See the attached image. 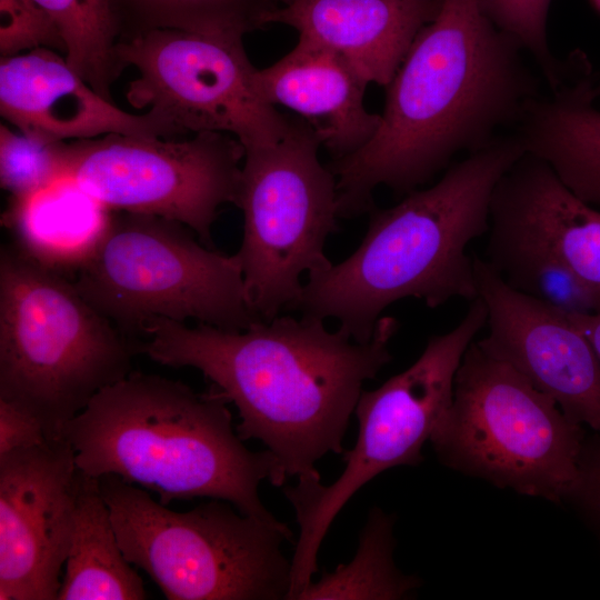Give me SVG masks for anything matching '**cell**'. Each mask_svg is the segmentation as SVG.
I'll return each mask as SVG.
<instances>
[{
  "label": "cell",
  "instance_id": "cell-2",
  "mask_svg": "<svg viewBox=\"0 0 600 600\" xmlns=\"http://www.w3.org/2000/svg\"><path fill=\"white\" fill-rule=\"evenodd\" d=\"M523 48L484 13L480 0H441L387 88L380 124L357 152L330 166L340 218L374 208L380 186L403 194L518 123L538 96Z\"/></svg>",
  "mask_w": 600,
  "mask_h": 600
},
{
  "label": "cell",
  "instance_id": "cell-21",
  "mask_svg": "<svg viewBox=\"0 0 600 600\" xmlns=\"http://www.w3.org/2000/svg\"><path fill=\"white\" fill-rule=\"evenodd\" d=\"M58 600H142L143 581L126 559L99 478L81 476L74 528Z\"/></svg>",
  "mask_w": 600,
  "mask_h": 600
},
{
  "label": "cell",
  "instance_id": "cell-13",
  "mask_svg": "<svg viewBox=\"0 0 600 600\" xmlns=\"http://www.w3.org/2000/svg\"><path fill=\"white\" fill-rule=\"evenodd\" d=\"M81 476L66 438L0 454V600H58Z\"/></svg>",
  "mask_w": 600,
  "mask_h": 600
},
{
  "label": "cell",
  "instance_id": "cell-17",
  "mask_svg": "<svg viewBox=\"0 0 600 600\" xmlns=\"http://www.w3.org/2000/svg\"><path fill=\"white\" fill-rule=\"evenodd\" d=\"M254 84L269 103L306 120L334 160L363 148L380 124V114L364 106L369 83L342 56L303 37L277 62L257 69Z\"/></svg>",
  "mask_w": 600,
  "mask_h": 600
},
{
  "label": "cell",
  "instance_id": "cell-33",
  "mask_svg": "<svg viewBox=\"0 0 600 600\" xmlns=\"http://www.w3.org/2000/svg\"><path fill=\"white\" fill-rule=\"evenodd\" d=\"M598 2V4L600 6V0H596Z\"/></svg>",
  "mask_w": 600,
  "mask_h": 600
},
{
  "label": "cell",
  "instance_id": "cell-3",
  "mask_svg": "<svg viewBox=\"0 0 600 600\" xmlns=\"http://www.w3.org/2000/svg\"><path fill=\"white\" fill-rule=\"evenodd\" d=\"M524 153L516 134L450 164L434 184L370 211L358 249L308 276L293 310L332 318L358 342L369 341L383 310L404 298L436 309L453 298H478L468 244L489 231L493 190Z\"/></svg>",
  "mask_w": 600,
  "mask_h": 600
},
{
  "label": "cell",
  "instance_id": "cell-4",
  "mask_svg": "<svg viewBox=\"0 0 600 600\" xmlns=\"http://www.w3.org/2000/svg\"><path fill=\"white\" fill-rule=\"evenodd\" d=\"M228 403L212 384L197 392L181 381L131 372L96 394L63 436L87 476H118L157 492L164 506L207 497L278 522L258 493L264 479L277 487L276 459L243 444Z\"/></svg>",
  "mask_w": 600,
  "mask_h": 600
},
{
  "label": "cell",
  "instance_id": "cell-5",
  "mask_svg": "<svg viewBox=\"0 0 600 600\" xmlns=\"http://www.w3.org/2000/svg\"><path fill=\"white\" fill-rule=\"evenodd\" d=\"M131 342L73 281L12 243L0 248V400L33 416L49 438L128 374Z\"/></svg>",
  "mask_w": 600,
  "mask_h": 600
},
{
  "label": "cell",
  "instance_id": "cell-16",
  "mask_svg": "<svg viewBox=\"0 0 600 600\" xmlns=\"http://www.w3.org/2000/svg\"><path fill=\"white\" fill-rule=\"evenodd\" d=\"M489 243L524 248L569 269L600 293V212L524 152L497 183Z\"/></svg>",
  "mask_w": 600,
  "mask_h": 600
},
{
  "label": "cell",
  "instance_id": "cell-14",
  "mask_svg": "<svg viewBox=\"0 0 600 600\" xmlns=\"http://www.w3.org/2000/svg\"><path fill=\"white\" fill-rule=\"evenodd\" d=\"M488 334L478 340L550 397L571 421L600 432V359L568 314L510 288L490 263L473 257Z\"/></svg>",
  "mask_w": 600,
  "mask_h": 600
},
{
  "label": "cell",
  "instance_id": "cell-30",
  "mask_svg": "<svg viewBox=\"0 0 600 600\" xmlns=\"http://www.w3.org/2000/svg\"><path fill=\"white\" fill-rule=\"evenodd\" d=\"M47 439L44 428L33 416L0 400V454L37 446Z\"/></svg>",
  "mask_w": 600,
  "mask_h": 600
},
{
  "label": "cell",
  "instance_id": "cell-26",
  "mask_svg": "<svg viewBox=\"0 0 600 600\" xmlns=\"http://www.w3.org/2000/svg\"><path fill=\"white\" fill-rule=\"evenodd\" d=\"M66 141L47 142L0 126V183L18 199L66 178Z\"/></svg>",
  "mask_w": 600,
  "mask_h": 600
},
{
  "label": "cell",
  "instance_id": "cell-22",
  "mask_svg": "<svg viewBox=\"0 0 600 600\" xmlns=\"http://www.w3.org/2000/svg\"><path fill=\"white\" fill-rule=\"evenodd\" d=\"M393 524V516L372 508L354 558L333 572H323L297 600H400L413 596L420 580L404 574L394 563Z\"/></svg>",
  "mask_w": 600,
  "mask_h": 600
},
{
  "label": "cell",
  "instance_id": "cell-7",
  "mask_svg": "<svg viewBox=\"0 0 600 600\" xmlns=\"http://www.w3.org/2000/svg\"><path fill=\"white\" fill-rule=\"evenodd\" d=\"M582 427L473 340L457 370L452 403L429 441L454 471L558 503L577 479Z\"/></svg>",
  "mask_w": 600,
  "mask_h": 600
},
{
  "label": "cell",
  "instance_id": "cell-20",
  "mask_svg": "<svg viewBox=\"0 0 600 600\" xmlns=\"http://www.w3.org/2000/svg\"><path fill=\"white\" fill-rule=\"evenodd\" d=\"M532 99L514 133L524 152L544 161L561 182L590 206H600V110L587 84L553 89Z\"/></svg>",
  "mask_w": 600,
  "mask_h": 600
},
{
  "label": "cell",
  "instance_id": "cell-27",
  "mask_svg": "<svg viewBox=\"0 0 600 600\" xmlns=\"http://www.w3.org/2000/svg\"><path fill=\"white\" fill-rule=\"evenodd\" d=\"M484 13L504 33L518 42L541 66L554 89L558 68L548 46L547 16L551 0H480Z\"/></svg>",
  "mask_w": 600,
  "mask_h": 600
},
{
  "label": "cell",
  "instance_id": "cell-8",
  "mask_svg": "<svg viewBox=\"0 0 600 600\" xmlns=\"http://www.w3.org/2000/svg\"><path fill=\"white\" fill-rule=\"evenodd\" d=\"M193 233L167 218L113 211L106 238L72 281L127 337L158 318L227 330L261 321L237 254L203 247Z\"/></svg>",
  "mask_w": 600,
  "mask_h": 600
},
{
  "label": "cell",
  "instance_id": "cell-6",
  "mask_svg": "<svg viewBox=\"0 0 600 600\" xmlns=\"http://www.w3.org/2000/svg\"><path fill=\"white\" fill-rule=\"evenodd\" d=\"M126 559L169 600H280L291 588L292 531L212 499L177 512L118 476L99 477Z\"/></svg>",
  "mask_w": 600,
  "mask_h": 600
},
{
  "label": "cell",
  "instance_id": "cell-19",
  "mask_svg": "<svg viewBox=\"0 0 600 600\" xmlns=\"http://www.w3.org/2000/svg\"><path fill=\"white\" fill-rule=\"evenodd\" d=\"M112 216V210L66 177L34 193L11 199L1 223L20 252L70 279L96 253Z\"/></svg>",
  "mask_w": 600,
  "mask_h": 600
},
{
  "label": "cell",
  "instance_id": "cell-12",
  "mask_svg": "<svg viewBox=\"0 0 600 600\" xmlns=\"http://www.w3.org/2000/svg\"><path fill=\"white\" fill-rule=\"evenodd\" d=\"M116 50L139 72L129 103L149 107L186 134L228 133L247 150L277 143L289 128L291 117L258 92L242 38L153 29L120 39Z\"/></svg>",
  "mask_w": 600,
  "mask_h": 600
},
{
  "label": "cell",
  "instance_id": "cell-31",
  "mask_svg": "<svg viewBox=\"0 0 600 600\" xmlns=\"http://www.w3.org/2000/svg\"><path fill=\"white\" fill-rule=\"evenodd\" d=\"M568 318L587 338L600 359V312L592 314H568Z\"/></svg>",
  "mask_w": 600,
  "mask_h": 600
},
{
  "label": "cell",
  "instance_id": "cell-24",
  "mask_svg": "<svg viewBox=\"0 0 600 600\" xmlns=\"http://www.w3.org/2000/svg\"><path fill=\"white\" fill-rule=\"evenodd\" d=\"M54 22L68 64L99 94L111 87L124 66L117 56L119 28L110 0H34Z\"/></svg>",
  "mask_w": 600,
  "mask_h": 600
},
{
  "label": "cell",
  "instance_id": "cell-1",
  "mask_svg": "<svg viewBox=\"0 0 600 600\" xmlns=\"http://www.w3.org/2000/svg\"><path fill=\"white\" fill-rule=\"evenodd\" d=\"M323 321L278 316L227 330L158 318L144 324L138 350L160 364L201 371L237 407L238 436L273 454L282 487L288 477L321 480L316 463L343 453L363 383L392 359L393 317H381L367 342Z\"/></svg>",
  "mask_w": 600,
  "mask_h": 600
},
{
  "label": "cell",
  "instance_id": "cell-28",
  "mask_svg": "<svg viewBox=\"0 0 600 600\" xmlns=\"http://www.w3.org/2000/svg\"><path fill=\"white\" fill-rule=\"evenodd\" d=\"M38 48L66 51L49 14L34 0H0L1 58Z\"/></svg>",
  "mask_w": 600,
  "mask_h": 600
},
{
  "label": "cell",
  "instance_id": "cell-32",
  "mask_svg": "<svg viewBox=\"0 0 600 600\" xmlns=\"http://www.w3.org/2000/svg\"><path fill=\"white\" fill-rule=\"evenodd\" d=\"M599 94H600V84L598 86V88H596V89L593 90V96H594V97H596V96H599Z\"/></svg>",
  "mask_w": 600,
  "mask_h": 600
},
{
  "label": "cell",
  "instance_id": "cell-11",
  "mask_svg": "<svg viewBox=\"0 0 600 600\" xmlns=\"http://www.w3.org/2000/svg\"><path fill=\"white\" fill-rule=\"evenodd\" d=\"M244 147L231 134L189 139L109 133L66 144V177L112 211L178 221L212 244L219 208L237 199Z\"/></svg>",
  "mask_w": 600,
  "mask_h": 600
},
{
  "label": "cell",
  "instance_id": "cell-15",
  "mask_svg": "<svg viewBox=\"0 0 600 600\" xmlns=\"http://www.w3.org/2000/svg\"><path fill=\"white\" fill-rule=\"evenodd\" d=\"M0 113L21 133L47 142L109 133L187 136L151 109L141 114L119 109L49 48L1 58Z\"/></svg>",
  "mask_w": 600,
  "mask_h": 600
},
{
  "label": "cell",
  "instance_id": "cell-23",
  "mask_svg": "<svg viewBox=\"0 0 600 600\" xmlns=\"http://www.w3.org/2000/svg\"><path fill=\"white\" fill-rule=\"evenodd\" d=\"M120 39L153 29L243 38L268 26L280 0H110Z\"/></svg>",
  "mask_w": 600,
  "mask_h": 600
},
{
  "label": "cell",
  "instance_id": "cell-18",
  "mask_svg": "<svg viewBox=\"0 0 600 600\" xmlns=\"http://www.w3.org/2000/svg\"><path fill=\"white\" fill-rule=\"evenodd\" d=\"M282 23L342 56L368 82L387 87L441 0H280Z\"/></svg>",
  "mask_w": 600,
  "mask_h": 600
},
{
  "label": "cell",
  "instance_id": "cell-9",
  "mask_svg": "<svg viewBox=\"0 0 600 600\" xmlns=\"http://www.w3.org/2000/svg\"><path fill=\"white\" fill-rule=\"evenodd\" d=\"M486 322L487 308L478 297L452 330L428 340L409 368L374 390H362L354 409L358 439L353 449L343 451L346 467L333 483L299 480L283 488L299 527L291 558L290 599L312 582L323 538L356 492L388 469L422 462L424 442L452 403L462 357Z\"/></svg>",
  "mask_w": 600,
  "mask_h": 600
},
{
  "label": "cell",
  "instance_id": "cell-29",
  "mask_svg": "<svg viewBox=\"0 0 600 600\" xmlns=\"http://www.w3.org/2000/svg\"><path fill=\"white\" fill-rule=\"evenodd\" d=\"M566 501L577 508L600 541V432L586 437L577 479Z\"/></svg>",
  "mask_w": 600,
  "mask_h": 600
},
{
  "label": "cell",
  "instance_id": "cell-25",
  "mask_svg": "<svg viewBox=\"0 0 600 600\" xmlns=\"http://www.w3.org/2000/svg\"><path fill=\"white\" fill-rule=\"evenodd\" d=\"M484 259L520 293L568 314L600 312V293L552 259L524 248L489 242Z\"/></svg>",
  "mask_w": 600,
  "mask_h": 600
},
{
  "label": "cell",
  "instance_id": "cell-10",
  "mask_svg": "<svg viewBox=\"0 0 600 600\" xmlns=\"http://www.w3.org/2000/svg\"><path fill=\"white\" fill-rule=\"evenodd\" d=\"M317 131L291 117L277 143L247 149L234 204L243 214L236 253L253 309L262 320L293 310L302 273L328 270V237L338 229L337 179L319 159Z\"/></svg>",
  "mask_w": 600,
  "mask_h": 600
}]
</instances>
